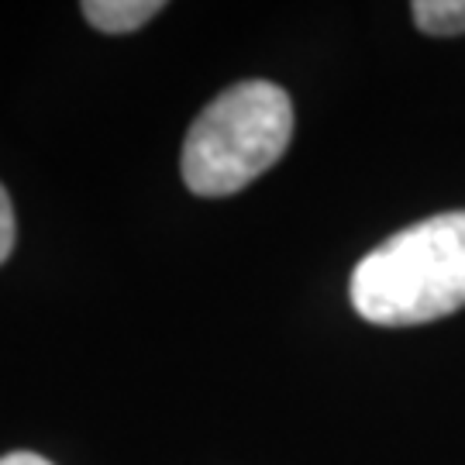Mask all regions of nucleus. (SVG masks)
<instances>
[{
    "instance_id": "1",
    "label": "nucleus",
    "mask_w": 465,
    "mask_h": 465,
    "mask_svg": "<svg viewBox=\"0 0 465 465\" xmlns=\"http://www.w3.org/2000/svg\"><path fill=\"white\" fill-rule=\"evenodd\" d=\"M351 307L369 324L411 328L465 307V211L390 234L351 272Z\"/></svg>"
},
{
    "instance_id": "2",
    "label": "nucleus",
    "mask_w": 465,
    "mask_h": 465,
    "mask_svg": "<svg viewBox=\"0 0 465 465\" xmlns=\"http://www.w3.org/2000/svg\"><path fill=\"white\" fill-rule=\"evenodd\" d=\"M293 138V104L269 80H245L217 94L190 124L183 183L197 197H228L282 159Z\"/></svg>"
},
{
    "instance_id": "3",
    "label": "nucleus",
    "mask_w": 465,
    "mask_h": 465,
    "mask_svg": "<svg viewBox=\"0 0 465 465\" xmlns=\"http://www.w3.org/2000/svg\"><path fill=\"white\" fill-rule=\"evenodd\" d=\"M84 17L100 32L124 35L142 28L145 21L163 11L159 0H84Z\"/></svg>"
},
{
    "instance_id": "4",
    "label": "nucleus",
    "mask_w": 465,
    "mask_h": 465,
    "mask_svg": "<svg viewBox=\"0 0 465 465\" xmlns=\"http://www.w3.org/2000/svg\"><path fill=\"white\" fill-rule=\"evenodd\" d=\"M411 15L424 35L434 38L465 35V0H417Z\"/></svg>"
},
{
    "instance_id": "5",
    "label": "nucleus",
    "mask_w": 465,
    "mask_h": 465,
    "mask_svg": "<svg viewBox=\"0 0 465 465\" xmlns=\"http://www.w3.org/2000/svg\"><path fill=\"white\" fill-rule=\"evenodd\" d=\"M11 249H15V207H11L7 190L0 186V266L7 262Z\"/></svg>"
},
{
    "instance_id": "6",
    "label": "nucleus",
    "mask_w": 465,
    "mask_h": 465,
    "mask_svg": "<svg viewBox=\"0 0 465 465\" xmlns=\"http://www.w3.org/2000/svg\"><path fill=\"white\" fill-rule=\"evenodd\" d=\"M0 465H52L49 459H42V455H35V451H11V455H4Z\"/></svg>"
}]
</instances>
